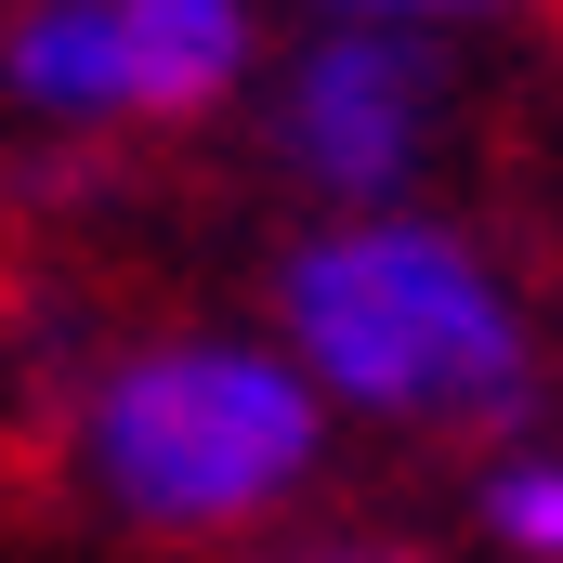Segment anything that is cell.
I'll return each instance as SVG.
<instances>
[{"label": "cell", "instance_id": "obj_1", "mask_svg": "<svg viewBox=\"0 0 563 563\" xmlns=\"http://www.w3.org/2000/svg\"><path fill=\"white\" fill-rule=\"evenodd\" d=\"M276 354L328 420L420 445H525L538 420V314L459 223L341 210L276 263Z\"/></svg>", "mask_w": 563, "mask_h": 563}, {"label": "cell", "instance_id": "obj_2", "mask_svg": "<svg viewBox=\"0 0 563 563\" xmlns=\"http://www.w3.org/2000/svg\"><path fill=\"white\" fill-rule=\"evenodd\" d=\"M314 459H328V407L250 328H157L132 354H106L66 407L79 498L119 538H157V551L263 538L314 485Z\"/></svg>", "mask_w": 563, "mask_h": 563}, {"label": "cell", "instance_id": "obj_3", "mask_svg": "<svg viewBox=\"0 0 563 563\" xmlns=\"http://www.w3.org/2000/svg\"><path fill=\"white\" fill-rule=\"evenodd\" d=\"M263 13L250 0H13L0 92L53 132H197L250 92Z\"/></svg>", "mask_w": 563, "mask_h": 563}, {"label": "cell", "instance_id": "obj_4", "mask_svg": "<svg viewBox=\"0 0 563 563\" xmlns=\"http://www.w3.org/2000/svg\"><path fill=\"white\" fill-rule=\"evenodd\" d=\"M432 132H445V66L420 26H314L276 79V157L288 184L341 210H407Z\"/></svg>", "mask_w": 563, "mask_h": 563}, {"label": "cell", "instance_id": "obj_5", "mask_svg": "<svg viewBox=\"0 0 563 563\" xmlns=\"http://www.w3.org/2000/svg\"><path fill=\"white\" fill-rule=\"evenodd\" d=\"M472 525H485V551H511V563H563V445H511V459H485Z\"/></svg>", "mask_w": 563, "mask_h": 563}, {"label": "cell", "instance_id": "obj_6", "mask_svg": "<svg viewBox=\"0 0 563 563\" xmlns=\"http://www.w3.org/2000/svg\"><path fill=\"white\" fill-rule=\"evenodd\" d=\"M263 563H445L432 538H380V525H328V538H276Z\"/></svg>", "mask_w": 563, "mask_h": 563}, {"label": "cell", "instance_id": "obj_7", "mask_svg": "<svg viewBox=\"0 0 563 563\" xmlns=\"http://www.w3.org/2000/svg\"><path fill=\"white\" fill-rule=\"evenodd\" d=\"M341 26H432V13H498V0H328Z\"/></svg>", "mask_w": 563, "mask_h": 563}]
</instances>
